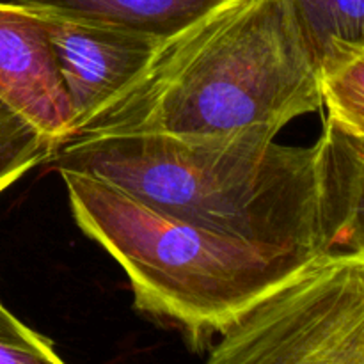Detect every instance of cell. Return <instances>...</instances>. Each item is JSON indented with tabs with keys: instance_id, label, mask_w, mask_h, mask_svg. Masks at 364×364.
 <instances>
[{
	"instance_id": "1",
	"label": "cell",
	"mask_w": 364,
	"mask_h": 364,
	"mask_svg": "<svg viewBox=\"0 0 364 364\" xmlns=\"http://www.w3.org/2000/svg\"><path fill=\"white\" fill-rule=\"evenodd\" d=\"M322 107L320 53L294 0H224L164 39L142 73L71 139L279 134Z\"/></svg>"
},
{
	"instance_id": "2",
	"label": "cell",
	"mask_w": 364,
	"mask_h": 364,
	"mask_svg": "<svg viewBox=\"0 0 364 364\" xmlns=\"http://www.w3.org/2000/svg\"><path fill=\"white\" fill-rule=\"evenodd\" d=\"M269 128L210 137L103 135L70 139L52 169L123 188L171 217L265 247L327 252L315 144H277Z\"/></svg>"
},
{
	"instance_id": "3",
	"label": "cell",
	"mask_w": 364,
	"mask_h": 364,
	"mask_svg": "<svg viewBox=\"0 0 364 364\" xmlns=\"http://www.w3.org/2000/svg\"><path fill=\"white\" fill-rule=\"evenodd\" d=\"M59 174L75 223L127 272L135 308L196 348L315 258L185 223L96 176Z\"/></svg>"
},
{
	"instance_id": "4",
	"label": "cell",
	"mask_w": 364,
	"mask_h": 364,
	"mask_svg": "<svg viewBox=\"0 0 364 364\" xmlns=\"http://www.w3.org/2000/svg\"><path fill=\"white\" fill-rule=\"evenodd\" d=\"M212 364H364V255L306 262L210 343Z\"/></svg>"
},
{
	"instance_id": "5",
	"label": "cell",
	"mask_w": 364,
	"mask_h": 364,
	"mask_svg": "<svg viewBox=\"0 0 364 364\" xmlns=\"http://www.w3.org/2000/svg\"><path fill=\"white\" fill-rule=\"evenodd\" d=\"M36 11L45 21L70 98L73 134L96 109L142 73L162 43L139 32L91 23L53 11Z\"/></svg>"
},
{
	"instance_id": "6",
	"label": "cell",
	"mask_w": 364,
	"mask_h": 364,
	"mask_svg": "<svg viewBox=\"0 0 364 364\" xmlns=\"http://www.w3.org/2000/svg\"><path fill=\"white\" fill-rule=\"evenodd\" d=\"M0 102L55 148L73 135V110L45 21L18 2H0Z\"/></svg>"
},
{
	"instance_id": "7",
	"label": "cell",
	"mask_w": 364,
	"mask_h": 364,
	"mask_svg": "<svg viewBox=\"0 0 364 364\" xmlns=\"http://www.w3.org/2000/svg\"><path fill=\"white\" fill-rule=\"evenodd\" d=\"M315 148L327 249L364 255V141L326 117Z\"/></svg>"
},
{
	"instance_id": "8",
	"label": "cell",
	"mask_w": 364,
	"mask_h": 364,
	"mask_svg": "<svg viewBox=\"0 0 364 364\" xmlns=\"http://www.w3.org/2000/svg\"><path fill=\"white\" fill-rule=\"evenodd\" d=\"M34 9L164 39L183 31L224 0H14Z\"/></svg>"
},
{
	"instance_id": "9",
	"label": "cell",
	"mask_w": 364,
	"mask_h": 364,
	"mask_svg": "<svg viewBox=\"0 0 364 364\" xmlns=\"http://www.w3.org/2000/svg\"><path fill=\"white\" fill-rule=\"evenodd\" d=\"M327 119L364 141V39H331L320 55Z\"/></svg>"
},
{
	"instance_id": "10",
	"label": "cell",
	"mask_w": 364,
	"mask_h": 364,
	"mask_svg": "<svg viewBox=\"0 0 364 364\" xmlns=\"http://www.w3.org/2000/svg\"><path fill=\"white\" fill-rule=\"evenodd\" d=\"M55 146L25 117L0 102V194L48 160Z\"/></svg>"
},
{
	"instance_id": "11",
	"label": "cell",
	"mask_w": 364,
	"mask_h": 364,
	"mask_svg": "<svg viewBox=\"0 0 364 364\" xmlns=\"http://www.w3.org/2000/svg\"><path fill=\"white\" fill-rule=\"evenodd\" d=\"M316 50L331 39H364V0H294Z\"/></svg>"
},
{
	"instance_id": "12",
	"label": "cell",
	"mask_w": 364,
	"mask_h": 364,
	"mask_svg": "<svg viewBox=\"0 0 364 364\" xmlns=\"http://www.w3.org/2000/svg\"><path fill=\"white\" fill-rule=\"evenodd\" d=\"M0 364H63L52 341L11 315L0 302Z\"/></svg>"
}]
</instances>
